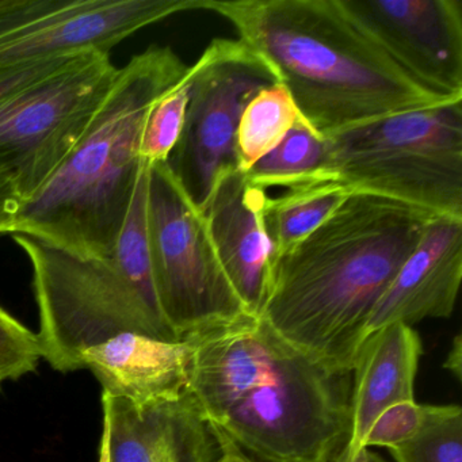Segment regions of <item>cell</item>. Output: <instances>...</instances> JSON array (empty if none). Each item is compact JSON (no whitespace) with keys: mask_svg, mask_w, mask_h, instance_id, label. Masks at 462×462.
<instances>
[{"mask_svg":"<svg viewBox=\"0 0 462 462\" xmlns=\"http://www.w3.org/2000/svg\"><path fill=\"white\" fill-rule=\"evenodd\" d=\"M147 220L159 307L180 339L251 316L218 262L204 215L183 193L166 162L150 167Z\"/></svg>","mask_w":462,"mask_h":462,"instance_id":"obj_7","label":"cell"},{"mask_svg":"<svg viewBox=\"0 0 462 462\" xmlns=\"http://www.w3.org/2000/svg\"><path fill=\"white\" fill-rule=\"evenodd\" d=\"M193 339L188 392L224 462H324L347 440L351 372L254 316Z\"/></svg>","mask_w":462,"mask_h":462,"instance_id":"obj_1","label":"cell"},{"mask_svg":"<svg viewBox=\"0 0 462 462\" xmlns=\"http://www.w3.org/2000/svg\"><path fill=\"white\" fill-rule=\"evenodd\" d=\"M327 162V140L315 134L301 118L285 139L245 175L251 185L262 190L273 188L288 190L312 180H328Z\"/></svg>","mask_w":462,"mask_h":462,"instance_id":"obj_18","label":"cell"},{"mask_svg":"<svg viewBox=\"0 0 462 462\" xmlns=\"http://www.w3.org/2000/svg\"><path fill=\"white\" fill-rule=\"evenodd\" d=\"M421 353L420 337L407 324H388L365 337L351 369L348 451L364 450L365 438L383 411L415 400L413 385Z\"/></svg>","mask_w":462,"mask_h":462,"instance_id":"obj_16","label":"cell"},{"mask_svg":"<svg viewBox=\"0 0 462 462\" xmlns=\"http://www.w3.org/2000/svg\"><path fill=\"white\" fill-rule=\"evenodd\" d=\"M98 462H110L109 457V434L106 427L102 424L101 443H99Z\"/></svg>","mask_w":462,"mask_h":462,"instance_id":"obj_29","label":"cell"},{"mask_svg":"<svg viewBox=\"0 0 462 462\" xmlns=\"http://www.w3.org/2000/svg\"><path fill=\"white\" fill-rule=\"evenodd\" d=\"M326 140L327 178L351 193L462 217V101L392 116Z\"/></svg>","mask_w":462,"mask_h":462,"instance_id":"obj_5","label":"cell"},{"mask_svg":"<svg viewBox=\"0 0 462 462\" xmlns=\"http://www.w3.org/2000/svg\"><path fill=\"white\" fill-rule=\"evenodd\" d=\"M23 202L12 178L0 172V234H14Z\"/></svg>","mask_w":462,"mask_h":462,"instance_id":"obj_26","label":"cell"},{"mask_svg":"<svg viewBox=\"0 0 462 462\" xmlns=\"http://www.w3.org/2000/svg\"><path fill=\"white\" fill-rule=\"evenodd\" d=\"M435 217L391 199L351 194L273 261L258 318L304 353L351 372L375 305Z\"/></svg>","mask_w":462,"mask_h":462,"instance_id":"obj_2","label":"cell"},{"mask_svg":"<svg viewBox=\"0 0 462 462\" xmlns=\"http://www.w3.org/2000/svg\"><path fill=\"white\" fill-rule=\"evenodd\" d=\"M194 339H155L123 332L83 351L80 361L104 393L137 408L174 402L188 391Z\"/></svg>","mask_w":462,"mask_h":462,"instance_id":"obj_15","label":"cell"},{"mask_svg":"<svg viewBox=\"0 0 462 462\" xmlns=\"http://www.w3.org/2000/svg\"><path fill=\"white\" fill-rule=\"evenodd\" d=\"M33 269L42 359L61 373L83 369L85 350L123 332L177 342L159 308L109 263L25 234H13Z\"/></svg>","mask_w":462,"mask_h":462,"instance_id":"obj_6","label":"cell"},{"mask_svg":"<svg viewBox=\"0 0 462 462\" xmlns=\"http://www.w3.org/2000/svg\"><path fill=\"white\" fill-rule=\"evenodd\" d=\"M185 125L167 159L191 204L202 213L216 180L237 169L236 134L248 102L278 82L269 64L242 40L216 39L189 67Z\"/></svg>","mask_w":462,"mask_h":462,"instance_id":"obj_9","label":"cell"},{"mask_svg":"<svg viewBox=\"0 0 462 462\" xmlns=\"http://www.w3.org/2000/svg\"><path fill=\"white\" fill-rule=\"evenodd\" d=\"M102 412L110 462H224L188 391L174 402L145 408L102 393Z\"/></svg>","mask_w":462,"mask_h":462,"instance_id":"obj_13","label":"cell"},{"mask_svg":"<svg viewBox=\"0 0 462 462\" xmlns=\"http://www.w3.org/2000/svg\"><path fill=\"white\" fill-rule=\"evenodd\" d=\"M429 405L412 402H397L383 411L367 432L364 448H385L386 450L402 445L420 430Z\"/></svg>","mask_w":462,"mask_h":462,"instance_id":"obj_24","label":"cell"},{"mask_svg":"<svg viewBox=\"0 0 462 462\" xmlns=\"http://www.w3.org/2000/svg\"><path fill=\"white\" fill-rule=\"evenodd\" d=\"M83 55L48 59V60L0 69V106H4L32 86L58 74Z\"/></svg>","mask_w":462,"mask_h":462,"instance_id":"obj_25","label":"cell"},{"mask_svg":"<svg viewBox=\"0 0 462 462\" xmlns=\"http://www.w3.org/2000/svg\"><path fill=\"white\" fill-rule=\"evenodd\" d=\"M5 0H0V5L4 4Z\"/></svg>","mask_w":462,"mask_h":462,"instance_id":"obj_31","label":"cell"},{"mask_svg":"<svg viewBox=\"0 0 462 462\" xmlns=\"http://www.w3.org/2000/svg\"><path fill=\"white\" fill-rule=\"evenodd\" d=\"M367 459H369V462H389L383 457H381L380 454L374 453V451L369 450V448H367Z\"/></svg>","mask_w":462,"mask_h":462,"instance_id":"obj_30","label":"cell"},{"mask_svg":"<svg viewBox=\"0 0 462 462\" xmlns=\"http://www.w3.org/2000/svg\"><path fill=\"white\" fill-rule=\"evenodd\" d=\"M189 71L177 86L162 96L148 112L140 155L147 163L167 162L185 125L189 104Z\"/></svg>","mask_w":462,"mask_h":462,"instance_id":"obj_22","label":"cell"},{"mask_svg":"<svg viewBox=\"0 0 462 462\" xmlns=\"http://www.w3.org/2000/svg\"><path fill=\"white\" fill-rule=\"evenodd\" d=\"M300 120L301 116L285 86L275 83L258 91L245 106L237 128V169L248 171L272 152Z\"/></svg>","mask_w":462,"mask_h":462,"instance_id":"obj_19","label":"cell"},{"mask_svg":"<svg viewBox=\"0 0 462 462\" xmlns=\"http://www.w3.org/2000/svg\"><path fill=\"white\" fill-rule=\"evenodd\" d=\"M150 167V163L143 162L134 199L109 263L139 291L143 299L161 310L153 286L148 243L147 199Z\"/></svg>","mask_w":462,"mask_h":462,"instance_id":"obj_20","label":"cell"},{"mask_svg":"<svg viewBox=\"0 0 462 462\" xmlns=\"http://www.w3.org/2000/svg\"><path fill=\"white\" fill-rule=\"evenodd\" d=\"M443 367L451 373V375L461 381L462 374V342L461 335H456L454 337L453 345H451L450 351L446 356Z\"/></svg>","mask_w":462,"mask_h":462,"instance_id":"obj_27","label":"cell"},{"mask_svg":"<svg viewBox=\"0 0 462 462\" xmlns=\"http://www.w3.org/2000/svg\"><path fill=\"white\" fill-rule=\"evenodd\" d=\"M351 194L339 180H319L288 189L277 199L267 197L263 223L273 261L315 231Z\"/></svg>","mask_w":462,"mask_h":462,"instance_id":"obj_17","label":"cell"},{"mask_svg":"<svg viewBox=\"0 0 462 462\" xmlns=\"http://www.w3.org/2000/svg\"><path fill=\"white\" fill-rule=\"evenodd\" d=\"M362 28L413 79L462 99L459 0H342Z\"/></svg>","mask_w":462,"mask_h":462,"instance_id":"obj_11","label":"cell"},{"mask_svg":"<svg viewBox=\"0 0 462 462\" xmlns=\"http://www.w3.org/2000/svg\"><path fill=\"white\" fill-rule=\"evenodd\" d=\"M389 453L394 462H462L461 407L429 405L420 430Z\"/></svg>","mask_w":462,"mask_h":462,"instance_id":"obj_21","label":"cell"},{"mask_svg":"<svg viewBox=\"0 0 462 462\" xmlns=\"http://www.w3.org/2000/svg\"><path fill=\"white\" fill-rule=\"evenodd\" d=\"M110 53L90 52L0 106V172L31 199L72 152L117 77Z\"/></svg>","mask_w":462,"mask_h":462,"instance_id":"obj_8","label":"cell"},{"mask_svg":"<svg viewBox=\"0 0 462 462\" xmlns=\"http://www.w3.org/2000/svg\"><path fill=\"white\" fill-rule=\"evenodd\" d=\"M461 280L462 217H435L375 305L367 335L388 324L450 318Z\"/></svg>","mask_w":462,"mask_h":462,"instance_id":"obj_14","label":"cell"},{"mask_svg":"<svg viewBox=\"0 0 462 462\" xmlns=\"http://www.w3.org/2000/svg\"><path fill=\"white\" fill-rule=\"evenodd\" d=\"M285 86L323 139L462 99L429 90L400 67L342 0H207Z\"/></svg>","mask_w":462,"mask_h":462,"instance_id":"obj_3","label":"cell"},{"mask_svg":"<svg viewBox=\"0 0 462 462\" xmlns=\"http://www.w3.org/2000/svg\"><path fill=\"white\" fill-rule=\"evenodd\" d=\"M324 462H369V459H367V448H364V450L354 454L348 451L345 442Z\"/></svg>","mask_w":462,"mask_h":462,"instance_id":"obj_28","label":"cell"},{"mask_svg":"<svg viewBox=\"0 0 462 462\" xmlns=\"http://www.w3.org/2000/svg\"><path fill=\"white\" fill-rule=\"evenodd\" d=\"M267 191L240 170L216 180L202 215L218 262L248 315L258 318L269 288L273 247L263 223Z\"/></svg>","mask_w":462,"mask_h":462,"instance_id":"obj_12","label":"cell"},{"mask_svg":"<svg viewBox=\"0 0 462 462\" xmlns=\"http://www.w3.org/2000/svg\"><path fill=\"white\" fill-rule=\"evenodd\" d=\"M207 0H5L0 69L110 51L171 15L205 10Z\"/></svg>","mask_w":462,"mask_h":462,"instance_id":"obj_10","label":"cell"},{"mask_svg":"<svg viewBox=\"0 0 462 462\" xmlns=\"http://www.w3.org/2000/svg\"><path fill=\"white\" fill-rule=\"evenodd\" d=\"M170 47L151 45L117 77L82 139L39 193L23 202L14 234L109 262L142 171L148 112L188 74Z\"/></svg>","mask_w":462,"mask_h":462,"instance_id":"obj_4","label":"cell"},{"mask_svg":"<svg viewBox=\"0 0 462 462\" xmlns=\"http://www.w3.org/2000/svg\"><path fill=\"white\" fill-rule=\"evenodd\" d=\"M42 359L39 335L0 307V388L34 372Z\"/></svg>","mask_w":462,"mask_h":462,"instance_id":"obj_23","label":"cell"}]
</instances>
